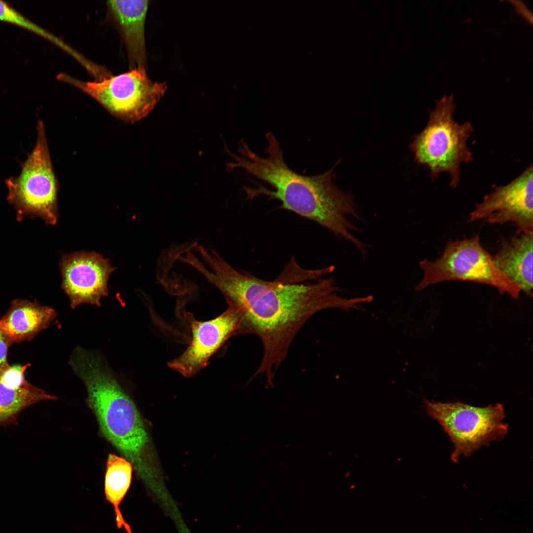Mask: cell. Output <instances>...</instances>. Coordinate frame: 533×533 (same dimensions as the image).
<instances>
[{
  "mask_svg": "<svg viewBox=\"0 0 533 533\" xmlns=\"http://www.w3.org/2000/svg\"><path fill=\"white\" fill-rule=\"evenodd\" d=\"M204 265L197 271L225 297L240 319V334L257 336L264 355L253 379L265 375L268 386H273L278 367L287 356L295 337L305 322L323 309H359L360 297L347 299L332 278L313 283L293 281H267L235 269L215 250L203 256Z\"/></svg>",
  "mask_w": 533,
  "mask_h": 533,
  "instance_id": "obj_1",
  "label": "cell"
},
{
  "mask_svg": "<svg viewBox=\"0 0 533 533\" xmlns=\"http://www.w3.org/2000/svg\"><path fill=\"white\" fill-rule=\"evenodd\" d=\"M267 155L263 157L254 152L242 140L239 145L238 156L229 152L234 162L228 164L229 170L241 168L248 174L268 184L272 190L261 185L258 188L245 187L249 199L261 195L281 202L280 208L291 211L312 220L334 234L353 244L359 251L365 243L353 231L359 229L351 223L347 216L361 217L351 196L340 190L332 180L335 166L316 175L305 176L291 169L284 158L280 143L272 132L266 135Z\"/></svg>",
  "mask_w": 533,
  "mask_h": 533,
  "instance_id": "obj_2",
  "label": "cell"
},
{
  "mask_svg": "<svg viewBox=\"0 0 533 533\" xmlns=\"http://www.w3.org/2000/svg\"><path fill=\"white\" fill-rule=\"evenodd\" d=\"M69 364L85 385L87 404L103 437L132 464L147 487L154 490L157 469L150 439L131 396L94 352L78 347Z\"/></svg>",
  "mask_w": 533,
  "mask_h": 533,
  "instance_id": "obj_3",
  "label": "cell"
},
{
  "mask_svg": "<svg viewBox=\"0 0 533 533\" xmlns=\"http://www.w3.org/2000/svg\"><path fill=\"white\" fill-rule=\"evenodd\" d=\"M455 107L452 95L438 101L426 127L411 145L417 162L426 166L434 179L447 173L453 188L460 181L461 164L473 161L467 145L473 127L469 122L459 124L455 121Z\"/></svg>",
  "mask_w": 533,
  "mask_h": 533,
  "instance_id": "obj_4",
  "label": "cell"
},
{
  "mask_svg": "<svg viewBox=\"0 0 533 533\" xmlns=\"http://www.w3.org/2000/svg\"><path fill=\"white\" fill-rule=\"evenodd\" d=\"M35 145L22 163L20 174L5 181L7 199L16 210L18 220L37 217L54 225L58 217V184L42 121H38Z\"/></svg>",
  "mask_w": 533,
  "mask_h": 533,
  "instance_id": "obj_5",
  "label": "cell"
},
{
  "mask_svg": "<svg viewBox=\"0 0 533 533\" xmlns=\"http://www.w3.org/2000/svg\"><path fill=\"white\" fill-rule=\"evenodd\" d=\"M422 278L415 288L427 287L449 281H469L491 286L501 294L519 297V288L497 269L492 256L482 246L478 234L469 238L450 240L442 255L434 261L419 263Z\"/></svg>",
  "mask_w": 533,
  "mask_h": 533,
  "instance_id": "obj_6",
  "label": "cell"
},
{
  "mask_svg": "<svg viewBox=\"0 0 533 533\" xmlns=\"http://www.w3.org/2000/svg\"><path fill=\"white\" fill-rule=\"evenodd\" d=\"M57 78L82 91L112 115L129 123L146 117L167 88L165 82L152 81L146 70L139 68L94 81H82L65 73Z\"/></svg>",
  "mask_w": 533,
  "mask_h": 533,
  "instance_id": "obj_7",
  "label": "cell"
},
{
  "mask_svg": "<svg viewBox=\"0 0 533 533\" xmlns=\"http://www.w3.org/2000/svg\"><path fill=\"white\" fill-rule=\"evenodd\" d=\"M428 415L436 420L454 445L451 457L455 462L461 456L470 457L482 446L505 436L504 410L500 404L477 407L462 402L442 403L424 399Z\"/></svg>",
  "mask_w": 533,
  "mask_h": 533,
  "instance_id": "obj_8",
  "label": "cell"
},
{
  "mask_svg": "<svg viewBox=\"0 0 533 533\" xmlns=\"http://www.w3.org/2000/svg\"><path fill=\"white\" fill-rule=\"evenodd\" d=\"M514 224L517 232H533V168L531 164L508 184L495 187L477 203L469 221Z\"/></svg>",
  "mask_w": 533,
  "mask_h": 533,
  "instance_id": "obj_9",
  "label": "cell"
},
{
  "mask_svg": "<svg viewBox=\"0 0 533 533\" xmlns=\"http://www.w3.org/2000/svg\"><path fill=\"white\" fill-rule=\"evenodd\" d=\"M191 339L187 349L168 365L186 378L206 367L211 357L231 337L240 334V319L231 306L218 317L206 321L190 319Z\"/></svg>",
  "mask_w": 533,
  "mask_h": 533,
  "instance_id": "obj_10",
  "label": "cell"
},
{
  "mask_svg": "<svg viewBox=\"0 0 533 533\" xmlns=\"http://www.w3.org/2000/svg\"><path fill=\"white\" fill-rule=\"evenodd\" d=\"M60 266L62 288L72 308L85 304L100 306L101 298L108 296L107 283L115 268L100 254L86 252L66 254Z\"/></svg>",
  "mask_w": 533,
  "mask_h": 533,
  "instance_id": "obj_11",
  "label": "cell"
},
{
  "mask_svg": "<svg viewBox=\"0 0 533 533\" xmlns=\"http://www.w3.org/2000/svg\"><path fill=\"white\" fill-rule=\"evenodd\" d=\"M148 0H116L107 2V15L125 45L130 69L146 70L145 24Z\"/></svg>",
  "mask_w": 533,
  "mask_h": 533,
  "instance_id": "obj_12",
  "label": "cell"
},
{
  "mask_svg": "<svg viewBox=\"0 0 533 533\" xmlns=\"http://www.w3.org/2000/svg\"><path fill=\"white\" fill-rule=\"evenodd\" d=\"M533 232H517L510 240L503 239L492 256L495 266L504 276L528 296L533 295Z\"/></svg>",
  "mask_w": 533,
  "mask_h": 533,
  "instance_id": "obj_13",
  "label": "cell"
},
{
  "mask_svg": "<svg viewBox=\"0 0 533 533\" xmlns=\"http://www.w3.org/2000/svg\"><path fill=\"white\" fill-rule=\"evenodd\" d=\"M56 317V312L37 302L13 301L6 313L0 318V329L11 343L33 339L46 329Z\"/></svg>",
  "mask_w": 533,
  "mask_h": 533,
  "instance_id": "obj_14",
  "label": "cell"
},
{
  "mask_svg": "<svg viewBox=\"0 0 533 533\" xmlns=\"http://www.w3.org/2000/svg\"><path fill=\"white\" fill-rule=\"evenodd\" d=\"M133 466L122 457L110 454L106 462L104 494L106 500L113 506L116 525L127 533L132 529L123 516L120 506L131 486Z\"/></svg>",
  "mask_w": 533,
  "mask_h": 533,
  "instance_id": "obj_15",
  "label": "cell"
},
{
  "mask_svg": "<svg viewBox=\"0 0 533 533\" xmlns=\"http://www.w3.org/2000/svg\"><path fill=\"white\" fill-rule=\"evenodd\" d=\"M57 397L28 382L15 387L0 381V424L12 422L25 408L43 400H55Z\"/></svg>",
  "mask_w": 533,
  "mask_h": 533,
  "instance_id": "obj_16",
  "label": "cell"
},
{
  "mask_svg": "<svg viewBox=\"0 0 533 533\" xmlns=\"http://www.w3.org/2000/svg\"><path fill=\"white\" fill-rule=\"evenodd\" d=\"M0 21L25 29L55 44L72 55L75 51L60 39L29 19L5 1L0 0Z\"/></svg>",
  "mask_w": 533,
  "mask_h": 533,
  "instance_id": "obj_17",
  "label": "cell"
},
{
  "mask_svg": "<svg viewBox=\"0 0 533 533\" xmlns=\"http://www.w3.org/2000/svg\"><path fill=\"white\" fill-rule=\"evenodd\" d=\"M11 343L0 329V370H4L9 366L7 362L8 349Z\"/></svg>",
  "mask_w": 533,
  "mask_h": 533,
  "instance_id": "obj_18",
  "label": "cell"
},
{
  "mask_svg": "<svg viewBox=\"0 0 533 533\" xmlns=\"http://www.w3.org/2000/svg\"><path fill=\"white\" fill-rule=\"evenodd\" d=\"M2 370H0V375H1V373H2Z\"/></svg>",
  "mask_w": 533,
  "mask_h": 533,
  "instance_id": "obj_19",
  "label": "cell"
}]
</instances>
